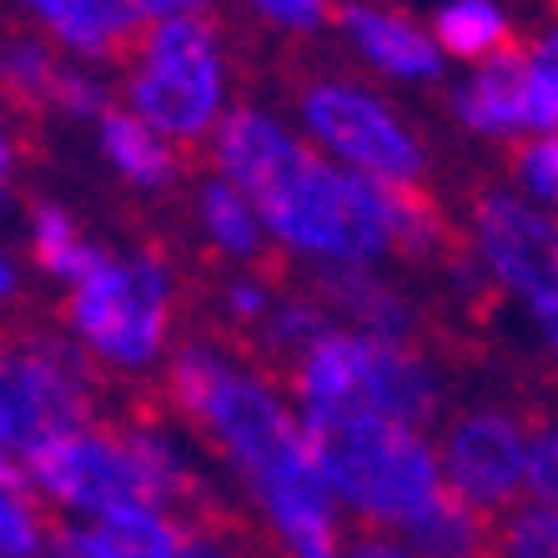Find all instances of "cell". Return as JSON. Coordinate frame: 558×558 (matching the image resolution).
<instances>
[{"instance_id":"obj_9","label":"cell","mask_w":558,"mask_h":558,"mask_svg":"<svg viewBox=\"0 0 558 558\" xmlns=\"http://www.w3.org/2000/svg\"><path fill=\"white\" fill-rule=\"evenodd\" d=\"M302 117L317 131V142H327L338 156H348L363 177L413 182L417 171H423V151H417L413 131L392 117L377 96H367L363 86L312 81L307 92H302Z\"/></svg>"},{"instance_id":"obj_22","label":"cell","mask_w":558,"mask_h":558,"mask_svg":"<svg viewBox=\"0 0 558 558\" xmlns=\"http://www.w3.org/2000/svg\"><path fill=\"white\" fill-rule=\"evenodd\" d=\"M202 227L232 257H257L262 252V217L232 182H211L202 192Z\"/></svg>"},{"instance_id":"obj_7","label":"cell","mask_w":558,"mask_h":558,"mask_svg":"<svg viewBox=\"0 0 558 558\" xmlns=\"http://www.w3.org/2000/svg\"><path fill=\"white\" fill-rule=\"evenodd\" d=\"M86 373L61 342L0 348V442L21 458H36L46 442L86 428Z\"/></svg>"},{"instance_id":"obj_4","label":"cell","mask_w":558,"mask_h":558,"mask_svg":"<svg viewBox=\"0 0 558 558\" xmlns=\"http://www.w3.org/2000/svg\"><path fill=\"white\" fill-rule=\"evenodd\" d=\"M302 408H363L403 428H423L438 413V377L408 342L367 332H327L292 367Z\"/></svg>"},{"instance_id":"obj_29","label":"cell","mask_w":558,"mask_h":558,"mask_svg":"<svg viewBox=\"0 0 558 558\" xmlns=\"http://www.w3.org/2000/svg\"><path fill=\"white\" fill-rule=\"evenodd\" d=\"M348 558H417L413 548H398V544H383V538H363V544H352Z\"/></svg>"},{"instance_id":"obj_5","label":"cell","mask_w":558,"mask_h":558,"mask_svg":"<svg viewBox=\"0 0 558 558\" xmlns=\"http://www.w3.org/2000/svg\"><path fill=\"white\" fill-rule=\"evenodd\" d=\"M131 106L161 136L196 142L221 106V51L207 21L182 15L142 36V65L131 76Z\"/></svg>"},{"instance_id":"obj_2","label":"cell","mask_w":558,"mask_h":558,"mask_svg":"<svg viewBox=\"0 0 558 558\" xmlns=\"http://www.w3.org/2000/svg\"><path fill=\"white\" fill-rule=\"evenodd\" d=\"M217 161L227 182L257 207L262 227H272L287 247L312 252L332 267H357L392 247L373 202V182L327 167L323 156H312L298 136H287L252 106L221 121Z\"/></svg>"},{"instance_id":"obj_30","label":"cell","mask_w":558,"mask_h":558,"mask_svg":"<svg viewBox=\"0 0 558 558\" xmlns=\"http://www.w3.org/2000/svg\"><path fill=\"white\" fill-rule=\"evenodd\" d=\"M182 558H227V554H221V548H211V544H202V538H186Z\"/></svg>"},{"instance_id":"obj_19","label":"cell","mask_w":558,"mask_h":558,"mask_svg":"<svg viewBox=\"0 0 558 558\" xmlns=\"http://www.w3.org/2000/svg\"><path fill=\"white\" fill-rule=\"evenodd\" d=\"M438 40H442V51L463 56V61H478V65L488 56H498L504 46H513L508 40V21L494 0H448L438 11Z\"/></svg>"},{"instance_id":"obj_27","label":"cell","mask_w":558,"mask_h":558,"mask_svg":"<svg viewBox=\"0 0 558 558\" xmlns=\"http://www.w3.org/2000/svg\"><path fill=\"white\" fill-rule=\"evenodd\" d=\"M56 558H121L101 529H61L56 533Z\"/></svg>"},{"instance_id":"obj_13","label":"cell","mask_w":558,"mask_h":558,"mask_svg":"<svg viewBox=\"0 0 558 558\" xmlns=\"http://www.w3.org/2000/svg\"><path fill=\"white\" fill-rule=\"evenodd\" d=\"M342 31L373 65H383L398 81H438L442 56L423 31L398 11H377V5H348L342 11Z\"/></svg>"},{"instance_id":"obj_18","label":"cell","mask_w":558,"mask_h":558,"mask_svg":"<svg viewBox=\"0 0 558 558\" xmlns=\"http://www.w3.org/2000/svg\"><path fill=\"white\" fill-rule=\"evenodd\" d=\"M101 146L111 156V167L131 177L136 186H167L177 177V161L161 146V131H151L142 117L126 111H106L101 117Z\"/></svg>"},{"instance_id":"obj_14","label":"cell","mask_w":558,"mask_h":558,"mask_svg":"<svg viewBox=\"0 0 558 558\" xmlns=\"http://www.w3.org/2000/svg\"><path fill=\"white\" fill-rule=\"evenodd\" d=\"M31 11L76 51L121 56L131 51L136 26H146L142 0H26Z\"/></svg>"},{"instance_id":"obj_10","label":"cell","mask_w":558,"mask_h":558,"mask_svg":"<svg viewBox=\"0 0 558 558\" xmlns=\"http://www.w3.org/2000/svg\"><path fill=\"white\" fill-rule=\"evenodd\" d=\"M483 262L533 307V317L558 312V227L544 211L523 207L504 192H483L473 202Z\"/></svg>"},{"instance_id":"obj_24","label":"cell","mask_w":558,"mask_h":558,"mask_svg":"<svg viewBox=\"0 0 558 558\" xmlns=\"http://www.w3.org/2000/svg\"><path fill=\"white\" fill-rule=\"evenodd\" d=\"M529 494L558 513V428H538L529 442Z\"/></svg>"},{"instance_id":"obj_34","label":"cell","mask_w":558,"mask_h":558,"mask_svg":"<svg viewBox=\"0 0 558 558\" xmlns=\"http://www.w3.org/2000/svg\"><path fill=\"white\" fill-rule=\"evenodd\" d=\"M544 56H548V61H554V65H558V26H554V31H548V40H544Z\"/></svg>"},{"instance_id":"obj_17","label":"cell","mask_w":558,"mask_h":558,"mask_svg":"<svg viewBox=\"0 0 558 558\" xmlns=\"http://www.w3.org/2000/svg\"><path fill=\"white\" fill-rule=\"evenodd\" d=\"M373 182V202L383 211V227H388V242L408 257H433V252L448 242V227H442V211L428 192H417L413 182H383V177H367Z\"/></svg>"},{"instance_id":"obj_20","label":"cell","mask_w":558,"mask_h":558,"mask_svg":"<svg viewBox=\"0 0 558 558\" xmlns=\"http://www.w3.org/2000/svg\"><path fill=\"white\" fill-rule=\"evenodd\" d=\"M96 529L111 538L121 558H182L186 538L192 533L177 519H167L161 508H121V513H106L96 519Z\"/></svg>"},{"instance_id":"obj_6","label":"cell","mask_w":558,"mask_h":558,"mask_svg":"<svg viewBox=\"0 0 558 558\" xmlns=\"http://www.w3.org/2000/svg\"><path fill=\"white\" fill-rule=\"evenodd\" d=\"M167 272L146 257H106L71 287L65 323L81 332L86 348H96L106 363L146 367L167 338Z\"/></svg>"},{"instance_id":"obj_16","label":"cell","mask_w":558,"mask_h":558,"mask_svg":"<svg viewBox=\"0 0 558 558\" xmlns=\"http://www.w3.org/2000/svg\"><path fill=\"white\" fill-rule=\"evenodd\" d=\"M323 292H327V302H332L338 312L357 317V327H363L367 338L408 342V327H413L408 302L398 298L392 287L377 282V277L357 272V267H332V272L323 277Z\"/></svg>"},{"instance_id":"obj_25","label":"cell","mask_w":558,"mask_h":558,"mask_svg":"<svg viewBox=\"0 0 558 558\" xmlns=\"http://www.w3.org/2000/svg\"><path fill=\"white\" fill-rule=\"evenodd\" d=\"M519 177L533 196H544L548 207H558V136H538L519 151Z\"/></svg>"},{"instance_id":"obj_28","label":"cell","mask_w":558,"mask_h":558,"mask_svg":"<svg viewBox=\"0 0 558 558\" xmlns=\"http://www.w3.org/2000/svg\"><path fill=\"white\" fill-rule=\"evenodd\" d=\"M196 5H202V0H142V15L161 26V21H182V15H196Z\"/></svg>"},{"instance_id":"obj_31","label":"cell","mask_w":558,"mask_h":558,"mask_svg":"<svg viewBox=\"0 0 558 558\" xmlns=\"http://www.w3.org/2000/svg\"><path fill=\"white\" fill-rule=\"evenodd\" d=\"M538 327H544V338H548V348L558 352V312H548V317H538Z\"/></svg>"},{"instance_id":"obj_3","label":"cell","mask_w":558,"mask_h":558,"mask_svg":"<svg viewBox=\"0 0 558 558\" xmlns=\"http://www.w3.org/2000/svg\"><path fill=\"white\" fill-rule=\"evenodd\" d=\"M302 433L332 498H342L373 523L413 529L448 488L417 428H403L392 417L363 408H307Z\"/></svg>"},{"instance_id":"obj_23","label":"cell","mask_w":558,"mask_h":558,"mask_svg":"<svg viewBox=\"0 0 558 558\" xmlns=\"http://www.w3.org/2000/svg\"><path fill=\"white\" fill-rule=\"evenodd\" d=\"M494 558H558V513L519 508L494 523Z\"/></svg>"},{"instance_id":"obj_32","label":"cell","mask_w":558,"mask_h":558,"mask_svg":"<svg viewBox=\"0 0 558 558\" xmlns=\"http://www.w3.org/2000/svg\"><path fill=\"white\" fill-rule=\"evenodd\" d=\"M5 177H11V142L0 136V186H5Z\"/></svg>"},{"instance_id":"obj_21","label":"cell","mask_w":558,"mask_h":558,"mask_svg":"<svg viewBox=\"0 0 558 558\" xmlns=\"http://www.w3.org/2000/svg\"><path fill=\"white\" fill-rule=\"evenodd\" d=\"M31 236H36V242H31V252H36L40 272L61 277V282H71V287L92 272L96 262H101V252H96L92 242L76 232V221L65 217L61 207H36Z\"/></svg>"},{"instance_id":"obj_33","label":"cell","mask_w":558,"mask_h":558,"mask_svg":"<svg viewBox=\"0 0 558 558\" xmlns=\"http://www.w3.org/2000/svg\"><path fill=\"white\" fill-rule=\"evenodd\" d=\"M0 292H15V272H11V262L0 257Z\"/></svg>"},{"instance_id":"obj_15","label":"cell","mask_w":558,"mask_h":558,"mask_svg":"<svg viewBox=\"0 0 558 558\" xmlns=\"http://www.w3.org/2000/svg\"><path fill=\"white\" fill-rule=\"evenodd\" d=\"M403 533L417 558H494V519L453 488H442L438 504Z\"/></svg>"},{"instance_id":"obj_1","label":"cell","mask_w":558,"mask_h":558,"mask_svg":"<svg viewBox=\"0 0 558 558\" xmlns=\"http://www.w3.org/2000/svg\"><path fill=\"white\" fill-rule=\"evenodd\" d=\"M171 403L221 442L242 468L247 488L262 498L267 519L298 558H342L332 488L312 463L307 433L292 423L277 392L257 377L236 373L207 348H182L171 363Z\"/></svg>"},{"instance_id":"obj_8","label":"cell","mask_w":558,"mask_h":558,"mask_svg":"<svg viewBox=\"0 0 558 558\" xmlns=\"http://www.w3.org/2000/svg\"><path fill=\"white\" fill-rule=\"evenodd\" d=\"M36 488L81 508V513H121V508H161L151 494L142 458L131 448V433H92L76 428L46 442L36 458H26Z\"/></svg>"},{"instance_id":"obj_26","label":"cell","mask_w":558,"mask_h":558,"mask_svg":"<svg viewBox=\"0 0 558 558\" xmlns=\"http://www.w3.org/2000/svg\"><path fill=\"white\" fill-rule=\"evenodd\" d=\"M257 11L287 31H317L327 21V0H257Z\"/></svg>"},{"instance_id":"obj_12","label":"cell","mask_w":558,"mask_h":558,"mask_svg":"<svg viewBox=\"0 0 558 558\" xmlns=\"http://www.w3.org/2000/svg\"><path fill=\"white\" fill-rule=\"evenodd\" d=\"M529 92H533V46H504L458 92V117L473 131H483V136H519V131H533Z\"/></svg>"},{"instance_id":"obj_11","label":"cell","mask_w":558,"mask_h":558,"mask_svg":"<svg viewBox=\"0 0 558 558\" xmlns=\"http://www.w3.org/2000/svg\"><path fill=\"white\" fill-rule=\"evenodd\" d=\"M448 488L478 513H513L519 488H529V442L508 413H468L448 428L442 448Z\"/></svg>"}]
</instances>
